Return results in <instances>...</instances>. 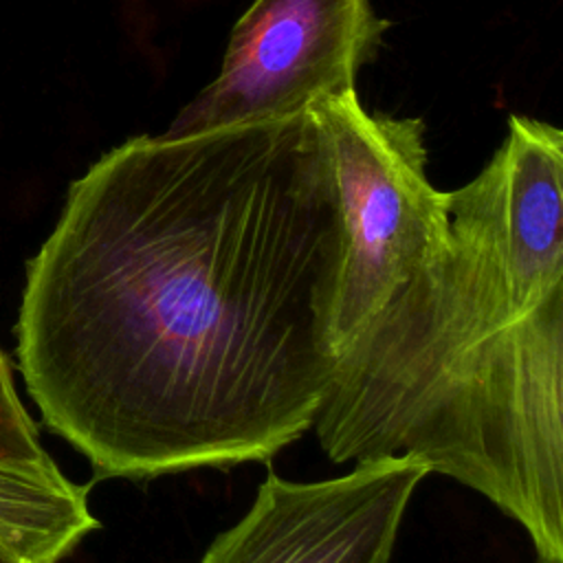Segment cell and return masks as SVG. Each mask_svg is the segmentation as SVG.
I'll return each instance as SVG.
<instances>
[{"label":"cell","mask_w":563,"mask_h":563,"mask_svg":"<svg viewBox=\"0 0 563 563\" xmlns=\"http://www.w3.org/2000/svg\"><path fill=\"white\" fill-rule=\"evenodd\" d=\"M345 253L312 112L128 139L26 266L29 396L95 479L271 460L330 389Z\"/></svg>","instance_id":"cell-1"},{"label":"cell","mask_w":563,"mask_h":563,"mask_svg":"<svg viewBox=\"0 0 563 563\" xmlns=\"http://www.w3.org/2000/svg\"><path fill=\"white\" fill-rule=\"evenodd\" d=\"M442 246L343 343L312 429L334 462L420 455L563 563V134L512 114L446 191Z\"/></svg>","instance_id":"cell-2"},{"label":"cell","mask_w":563,"mask_h":563,"mask_svg":"<svg viewBox=\"0 0 563 563\" xmlns=\"http://www.w3.org/2000/svg\"><path fill=\"white\" fill-rule=\"evenodd\" d=\"M334 165L347 253L336 308L343 343L444 242L446 191L427 178L424 123L369 114L356 90L314 103Z\"/></svg>","instance_id":"cell-3"},{"label":"cell","mask_w":563,"mask_h":563,"mask_svg":"<svg viewBox=\"0 0 563 563\" xmlns=\"http://www.w3.org/2000/svg\"><path fill=\"white\" fill-rule=\"evenodd\" d=\"M372 0H253L218 77L169 123V136L282 121L354 90L383 44Z\"/></svg>","instance_id":"cell-4"},{"label":"cell","mask_w":563,"mask_h":563,"mask_svg":"<svg viewBox=\"0 0 563 563\" xmlns=\"http://www.w3.org/2000/svg\"><path fill=\"white\" fill-rule=\"evenodd\" d=\"M429 473L413 453L358 460L321 482L268 471L246 515L200 563H391L405 508Z\"/></svg>","instance_id":"cell-5"},{"label":"cell","mask_w":563,"mask_h":563,"mask_svg":"<svg viewBox=\"0 0 563 563\" xmlns=\"http://www.w3.org/2000/svg\"><path fill=\"white\" fill-rule=\"evenodd\" d=\"M90 486L70 482L57 464L0 462V541L29 563H57L99 528L88 508Z\"/></svg>","instance_id":"cell-6"},{"label":"cell","mask_w":563,"mask_h":563,"mask_svg":"<svg viewBox=\"0 0 563 563\" xmlns=\"http://www.w3.org/2000/svg\"><path fill=\"white\" fill-rule=\"evenodd\" d=\"M0 462L24 466H53L55 462L44 451L37 424L18 398L13 374L4 352L0 350Z\"/></svg>","instance_id":"cell-7"},{"label":"cell","mask_w":563,"mask_h":563,"mask_svg":"<svg viewBox=\"0 0 563 563\" xmlns=\"http://www.w3.org/2000/svg\"><path fill=\"white\" fill-rule=\"evenodd\" d=\"M0 563H29L22 554H18L11 545L0 541Z\"/></svg>","instance_id":"cell-8"}]
</instances>
